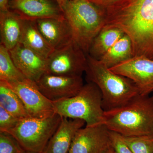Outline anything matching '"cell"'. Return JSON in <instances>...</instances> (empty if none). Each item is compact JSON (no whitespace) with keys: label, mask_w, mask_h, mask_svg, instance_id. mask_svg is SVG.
Segmentation results:
<instances>
[{"label":"cell","mask_w":153,"mask_h":153,"mask_svg":"<svg viewBox=\"0 0 153 153\" xmlns=\"http://www.w3.org/2000/svg\"><path fill=\"white\" fill-rule=\"evenodd\" d=\"M105 25L119 28L132 43L134 56L153 57V0H119L103 9Z\"/></svg>","instance_id":"obj_1"},{"label":"cell","mask_w":153,"mask_h":153,"mask_svg":"<svg viewBox=\"0 0 153 153\" xmlns=\"http://www.w3.org/2000/svg\"><path fill=\"white\" fill-rule=\"evenodd\" d=\"M104 124L123 136L153 135V95L139 94L122 106L105 111Z\"/></svg>","instance_id":"obj_2"},{"label":"cell","mask_w":153,"mask_h":153,"mask_svg":"<svg viewBox=\"0 0 153 153\" xmlns=\"http://www.w3.org/2000/svg\"><path fill=\"white\" fill-rule=\"evenodd\" d=\"M87 60L86 79L101 91L105 111L122 106L140 94L138 88L130 79L114 73L100 60L88 55Z\"/></svg>","instance_id":"obj_3"},{"label":"cell","mask_w":153,"mask_h":153,"mask_svg":"<svg viewBox=\"0 0 153 153\" xmlns=\"http://www.w3.org/2000/svg\"><path fill=\"white\" fill-rule=\"evenodd\" d=\"M63 10L73 40L88 55L94 39L106 24L104 10L88 0H68Z\"/></svg>","instance_id":"obj_4"},{"label":"cell","mask_w":153,"mask_h":153,"mask_svg":"<svg viewBox=\"0 0 153 153\" xmlns=\"http://www.w3.org/2000/svg\"><path fill=\"white\" fill-rule=\"evenodd\" d=\"M53 103L55 113L62 117L82 120L86 126L104 124L102 95L93 82L83 85L73 97Z\"/></svg>","instance_id":"obj_5"},{"label":"cell","mask_w":153,"mask_h":153,"mask_svg":"<svg viewBox=\"0 0 153 153\" xmlns=\"http://www.w3.org/2000/svg\"><path fill=\"white\" fill-rule=\"evenodd\" d=\"M62 118L56 113L44 119L25 118L20 120L17 126L7 133L13 136L26 152L43 153Z\"/></svg>","instance_id":"obj_6"},{"label":"cell","mask_w":153,"mask_h":153,"mask_svg":"<svg viewBox=\"0 0 153 153\" xmlns=\"http://www.w3.org/2000/svg\"><path fill=\"white\" fill-rule=\"evenodd\" d=\"M87 61V55L73 40L66 46L54 50L47 58L46 74L82 76Z\"/></svg>","instance_id":"obj_7"},{"label":"cell","mask_w":153,"mask_h":153,"mask_svg":"<svg viewBox=\"0 0 153 153\" xmlns=\"http://www.w3.org/2000/svg\"><path fill=\"white\" fill-rule=\"evenodd\" d=\"M5 82L19 96L30 117L44 119L55 114L53 102L41 93L36 82L27 78L21 81Z\"/></svg>","instance_id":"obj_8"},{"label":"cell","mask_w":153,"mask_h":153,"mask_svg":"<svg viewBox=\"0 0 153 153\" xmlns=\"http://www.w3.org/2000/svg\"><path fill=\"white\" fill-rule=\"evenodd\" d=\"M109 69L132 80L141 95H150L153 92L152 59L143 56H134Z\"/></svg>","instance_id":"obj_9"},{"label":"cell","mask_w":153,"mask_h":153,"mask_svg":"<svg viewBox=\"0 0 153 153\" xmlns=\"http://www.w3.org/2000/svg\"><path fill=\"white\" fill-rule=\"evenodd\" d=\"M110 131L104 124L79 129L73 139L69 153H105L111 147Z\"/></svg>","instance_id":"obj_10"},{"label":"cell","mask_w":153,"mask_h":153,"mask_svg":"<svg viewBox=\"0 0 153 153\" xmlns=\"http://www.w3.org/2000/svg\"><path fill=\"white\" fill-rule=\"evenodd\" d=\"M36 83L41 93L53 102L73 97L84 85L82 76H59L46 73Z\"/></svg>","instance_id":"obj_11"},{"label":"cell","mask_w":153,"mask_h":153,"mask_svg":"<svg viewBox=\"0 0 153 153\" xmlns=\"http://www.w3.org/2000/svg\"><path fill=\"white\" fill-rule=\"evenodd\" d=\"M8 10L26 21L65 18L63 9L56 0H9Z\"/></svg>","instance_id":"obj_12"},{"label":"cell","mask_w":153,"mask_h":153,"mask_svg":"<svg viewBox=\"0 0 153 153\" xmlns=\"http://www.w3.org/2000/svg\"><path fill=\"white\" fill-rule=\"evenodd\" d=\"M10 51L18 69L27 79L36 82L46 74L47 59L19 44Z\"/></svg>","instance_id":"obj_13"},{"label":"cell","mask_w":153,"mask_h":153,"mask_svg":"<svg viewBox=\"0 0 153 153\" xmlns=\"http://www.w3.org/2000/svg\"><path fill=\"white\" fill-rule=\"evenodd\" d=\"M36 23L38 30L54 50L66 46L73 40L71 26L65 18L39 19Z\"/></svg>","instance_id":"obj_14"},{"label":"cell","mask_w":153,"mask_h":153,"mask_svg":"<svg viewBox=\"0 0 153 153\" xmlns=\"http://www.w3.org/2000/svg\"><path fill=\"white\" fill-rule=\"evenodd\" d=\"M84 120L62 117L56 131L43 153H68L76 133L85 125Z\"/></svg>","instance_id":"obj_15"},{"label":"cell","mask_w":153,"mask_h":153,"mask_svg":"<svg viewBox=\"0 0 153 153\" xmlns=\"http://www.w3.org/2000/svg\"><path fill=\"white\" fill-rule=\"evenodd\" d=\"M24 23V20L12 11L0 12L1 44L9 51L20 44Z\"/></svg>","instance_id":"obj_16"},{"label":"cell","mask_w":153,"mask_h":153,"mask_svg":"<svg viewBox=\"0 0 153 153\" xmlns=\"http://www.w3.org/2000/svg\"><path fill=\"white\" fill-rule=\"evenodd\" d=\"M20 44L46 59L54 51L38 30L36 21L24 20Z\"/></svg>","instance_id":"obj_17"},{"label":"cell","mask_w":153,"mask_h":153,"mask_svg":"<svg viewBox=\"0 0 153 153\" xmlns=\"http://www.w3.org/2000/svg\"><path fill=\"white\" fill-rule=\"evenodd\" d=\"M125 34L119 28L105 25L94 39L88 55L100 60Z\"/></svg>","instance_id":"obj_18"},{"label":"cell","mask_w":153,"mask_h":153,"mask_svg":"<svg viewBox=\"0 0 153 153\" xmlns=\"http://www.w3.org/2000/svg\"><path fill=\"white\" fill-rule=\"evenodd\" d=\"M133 57L131 40L125 34L99 60L110 68Z\"/></svg>","instance_id":"obj_19"},{"label":"cell","mask_w":153,"mask_h":153,"mask_svg":"<svg viewBox=\"0 0 153 153\" xmlns=\"http://www.w3.org/2000/svg\"><path fill=\"white\" fill-rule=\"evenodd\" d=\"M0 106L20 120L30 117L19 96L3 80H0Z\"/></svg>","instance_id":"obj_20"},{"label":"cell","mask_w":153,"mask_h":153,"mask_svg":"<svg viewBox=\"0 0 153 153\" xmlns=\"http://www.w3.org/2000/svg\"><path fill=\"white\" fill-rule=\"evenodd\" d=\"M27 79L14 63L10 51L0 45V80L21 81Z\"/></svg>","instance_id":"obj_21"},{"label":"cell","mask_w":153,"mask_h":153,"mask_svg":"<svg viewBox=\"0 0 153 153\" xmlns=\"http://www.w3.org/2000/svg\"><path fill=\"white\" fill-rule=\"evenodd\" d=\"M122 136L133 153H153V135Z\"/></svg>","instance_id":"obj_22"},{"label":"cell","mask_w":153,"mask_h":153,"mask_svg":"<svg viewBox=\"0 0 153 153\" xmlns=\"http://www.w3.org/2000/svg\"><path fill=\"white\" fill-rule=\"evenodd\" d=\"M16 140L10 134L0 132V153H26Z\"/></svg>","instance_id":"obj_23"},{"label":"cell","mask_w":153,"mask_h":153,"mask_svg":"<svg viewBox=\"0 0 153 153\" xmlns=\"http://www.w3.org/2000/svg\"><path fill=\"white\" fill-rule=\"evenodd\" d=\"M19 120L0 106V132L9 131L17 126Z\"/></svg>","instance_id":"obj_24"},{"label":"cell","mask_w":153,"mask_h":153,"mask_svg":"<svg viewBox=\"0 0 153 153\" xmlns=\"http://www.w3.org/2000/svg\"><path fill=\"white\" fill-rule=\"evenodd\" d=\"M111 146L115 153H133L120 134L110 131Z\"/></svg>","instance_id":"obj_25"},{"label":"cell","mask_w":153,"mask_h":153,"mask_svg":"<svg viewBox=\"0 0 153 153\" xmlns=\"http://www.w3.org/2000/svg\"><path fill=\"white\" fill-rule=\"evenodd\" d=\"M88 1L104 9L119 0H88Z\"/></svg>","instance_id":"obj_26"},{"label":"cell","mask_w":153,"mask_h":153,"mask_svg":"<svg viewBox=\"0 0 153 153\" xmlns=\"http://www.w3.org/2000/svg\"><path fill=\"white\" fill-rule=\"evenodd\" d=\"M9 0H0V12L8 10Z\"/></svg>","instance_id":"obj_27"},{"label":"cell","mask_w":153,"mask_h":153,"mask_svg":"<svg viewBox=\"0 0 153 153\" xmlns=\"http://www.w3.org/2000/svg\"><path fill=\"white\" fill-rule=\"evenodd\" d=\"M56 1L63 9V7L66 5V3H67L68 0H56Z\"/></svg>","instance_id":"obj_28"},{"label":"cell","mask_w":153,"mask_h":153,"mask_svg":"<svg viewBox=\"0 0 153 153\" xmlns=\"http://www.w3.org/2000/svg\"><path fill=\"white\" fill-rule=\"evenodd\" d=\"M105 153H115L114 150L113 149L112 147H111Z\"/></svg>","instance_id":"obj_29"},{"label":"cell","mask_w":153,"mask_h":153,"mask_svg":"<svg viewBox=\"0 0 153 153\" xmlns=\"http://www.w3.org/2000/svg\"><path fill=\"white\" fill-rule=\"evenodd\" d=\"M26 153H33V152H27Z\"/></svg>","instance_id":"obj_30"},{"label":"cell","mask_w":153,"mask_h":153,"mask_svg":"<svg viewBox=\"0 0 153 153\" xmlns=\"http://www.w3.org/2000/svg\"><path fill=\"white\" fill-rule=\"evenodd\" d=\"M152 60H153V57H152Z\"/></svg>","instance_id":"obj_31"},{"label":"cell","mask_w":153,"mask_h":153,"mask_svg":"<svg viewBox=\"0 0 153 153\" xmlns=\"http://www.w3.org/2000/svg\"><path fill=\"white\" fill-rule=\"evenodd\" d=\"M68 153H70L68 152Z\"/></svg>","instance_id":"obj_32"}]
</instances>
